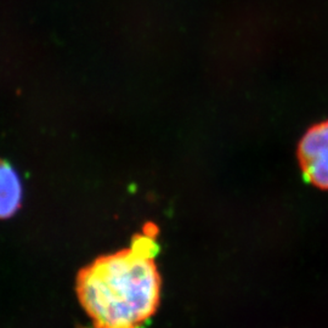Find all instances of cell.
I'll list each match as a JSON object with an SVG mask.
<instances>
[{
	"label": "cell",
	"instance_id": "3",
	"mask_svg": "<svg viewBox=\"0 0 328 328\" xmlns=\"http://www.w3.org/2000/svg\"><path fill=\"white\" fill-rule=\"evenodd\" d=\"M22 201V185L14 168L0 161V219L12 217Z\"/></svg>",
	"mask_w": 328,
	"mask_h": 328
},
{
	"label": "cell",
	"instance_id": "1",
	"mask_svg": "<svg viewBox=\"0 0 328 328\" xmlns=\"http://www.w3.org/2000/svg\"><path fill=\"white\" fill-rule=\"evenodd\" d=\"M156 229L139 233L130 246L102 255L80 270L77 294L95 328H140L161 300L154 262Z\"/></svg>",
	"mask_w": 328,
	"mask_h": 328
},
{
	"label": "cell",
	"instance_id": "2",
	"mask_svg": "<svg viewBox=\"0 0 328 328\" xmlns=\"http://www.w3.org/2000/svg\"><path fill=\"white\" fill-rule=\"evenodd\" d=\"M298 159L305 179L328 191V120L312 125L298 145Z\"/></svg>",
	"mask_w": 328,
	"mask_h": 328
}]
</instances>
